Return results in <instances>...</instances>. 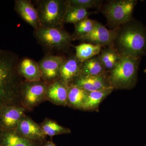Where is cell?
<instances>
[{
    "label": "cell",
    "mask_w": 146,
    "mask_h": 146,
    "mask_svg": "<svg viewBox=\"0 0 146 146\" xmlns=\"http://www.w3.org/2000/svg\"><path fill=\"white\" fill-rule=\"evenodd\" d=\"M98 57L107 72H110L114 68L121 56L113 47L108 48L102 50Z\"/></svg>",
    "instance_id": "21"
},
{
    "label": "cell",
    "mask_w": 146,
    "mask_h": 146,
    "mask_svg": "<svg viewBox=\"0 0 146 146\" xmlns=\"http://www.w3.org/2000/svg\"><path fill=\"white\" fill-rule=\"evenodd\" d=\"M43 146H56L52 141H48Z\"/></svg>",
    "instance_id": "26"
},
{
    "label": "cell",
    "mask_w": 146,
    "mask_h": 146,
    "mask_svg": "<svg viewBox=\"0 0 146 146\" xmlns=\"http://www.w3.org/2000/svg\"><path fill=\"white\" fill-rule=\"evenodd\" d=\"M35 142L20 135L16 131H0L1 146H36Z\"/></svg>",
    "instance_id": "16"
},
{
    "label": "cell",
    "mask_w": 146,
    "mask_h": 146,
    "mask_svg": "<svg viewBox=\"0 0 146 146\" xmlns=\"http://www.w3.org/2000/svg\"><path fill=\"white\" fill-rule=\"evenodd\" d=\"M69 86L58 79L50 84L46 95V100L56 105H68Z\"/></svg>",
    "instance_id": "14"
},
{
    "label": "cell",
    "mask_w": 146,
    "mask_h": 146,
    "mask_svg": "<svg viewBox=\"0 0 146 146\" xmlns=\"http://www.w3.org/2000/svg\"><path fill=\"white\" fill-rule=\"evenodd\" d=\"M141 57L121 56L110 72L108 81L114 89H130L136 85Z\"/></svg>",
    "instance_id": "2"
},
{
    "label": "cell",
    "mask_w": 146,
    "mask_h": 146,
    "mask_svg": "<svg viewBox=\"0 0 146 146\" xmlns=\"http://www.w3.org/2000/svg\"><path fill=\"white\" fill-rule=\"evenodd\" d=\"M106 73L98 56H96L82 63L80 76H105Z\"/></svg>",
    "instance_id": "18"
},
{
    "label": "cell",
    "mask_w": 146,
    "mask_h": 146,
    "mask_svg": "<svg viewBox=\"0 0 146 146\" xmlns=\"http://www.w3.org/2000/svg\"><path fill=\"white\" fill-rule=\"evenodd\" d=\"M67 4L61 0H45L39 1L36 9L42 27L62 28Z\"/></svg>",
    "instance_id": "4"
},
{
    "label": "cell",
    "mask_w": 146,
    "mask_h": 146,
    "mask_svg": "<svg viewBox=\"0 0 146 146\" xmlns=\"http://www.w3.org/2000/svg\"><path fill=\"white\" fill-rule=\"evenodd\" d=\"M35 34L39 42L51 49H65L73 40V36L62 28L42 26L35 30Z\"/></svg>",
    "instance_id": "7"
},
{
    "label": "cell",
    "mask_w": 146,
    "mask_h": 146,
    "mask_svg": "<svg viewBox=\"0 0 146 146\" xmlns=\"http://www.w3.org/2000/svg\"><path fill=\"white\" fill-rule=\"evenodd\" d=\"M18 72L26 81L42 80L39 64L30 58H25L21 61L18 66Z\"/></svg>",
    "instance_id": "15"
},
{
    "label": "cell",
    "mask_w": 146,
    "mask_h": 146,
    "mask_svg": "<svg viewBox=\"0 0 146 146\" xmlns=\"http://www.w3.org/2000/svg\"><path fill=\"white\" fill-rule=\"evenodd\" d=\"M102 46L100 45L93 44L90 43H82L75 46L76 57L81 63L100 53Z\"/></svg>",
    "instance_id": "19"
},
{
    "label": "cell",
    "mask_w": 146,
    "mask_h": 146,
    "mask_svg": "<svg viewBox=\"0 0 146 146\" xmlns=\"http://www.w3.org/2000/svg\"><path fill=\"white\" fill-rule=\"evenodd\" d=\"M39 125L43 133L46 136L52 137L56 135L67 134L71 132L69 128L62 126L54 120L49 118H46Z\"/></svg>",
    "instance_id": "22"
},
{
    "label": "cell",
    "mask_w": 146,
    "mask_h": 146,
    "mask_svg": "<svg viewBox=\"0 0 146 146\" xmlns=\"http://www.w3.org/2000/svg\"><path fill=\"white\" fill-rule=\"evenodd\" d=\"M114 89L110 86L105 89L88 92L82 109L91 110L98 109L102 101L112 93Z\"/></svg>",
    "instance_id": "17"
},
{
    "label": "cell",
    "mask_w": 146,
    "mask_h": 146,
    "mask_svg": "<svg viewBox=\"0 0 146 146\" xmlns=\"http://www.w3.org/2000/svg\"><path fill=\"white\" fill-rule=\"evenodd\" d=\"M137 3L135 0H119L110 1L105 7L104 14L108 23L113 29L132 18V14Z\"/></svg>",
    "instance_id": "5"
},
{
    "label": "cell",
    "mask_w": 146,
    "mask_h": 146,
    "mask_svg": "<svg viewBox=\"0 0 146 146\" xmlns=\"http://www.w3.org/2000/svg\"><path fill=\"white\" fill-rule=\"evenodd\" d=\"M15 131L22 136L33 141L44 140L46 137L40 125L25 115L20 120Z\"/></svg>",
    "instance_id": "11"
},
{
    "label": "cell",
    "mask_w": 146,
    "mask_h": 146,
    "mask_svg": "<svg viewBox=\"0 0 146 146\" xmlns=\"http://www.w3.org/2000/svg\"><path fill=\"white\" fill-rule=\"evenodd\" d=\"M21 85L17 82L11 63L0 59V109L8 105L16 104V100H20Z\"/></svg>",
    "instance_id": "3"
},
{
    "label": "cell",
    "mask_w": 146,
    "mask_h": 146,
    "mask_svg": "<svg viewBox=\"0 0 146 146\" xmlns=\"http://www.w3.org/2000/svg\"><path fill=\"white\" fill-rule=\"evenodd\" d=\"M50 84L43 80L21 84L20 91L21 104L26 110H32L46 100L47 89Z\"/></svg>",
    "instance_id": "6"
},
{
    "label": "cell",
    "mask_w": 146,
    "mask_h": 146,
    "mask_svg": "<svg viewBox=\"0 0 146 146\" xmlns=\"http://www.w3.org/2000/svg\"><path fill=\"white\" fill-rule=\"evenodd\" d=\"M26 109L21 105L10 104L0 109V131H15Z\"/></svg>",
    "instance_id": "9"
},
{
    "label": "cell",
    "mask_w": 146,
    "mask_h": 146,
    "mask_svg": "<svg viewBox=\"0 0 146 146\" xmlns=\"http://www.w3.org/2000/svg\"><path fill=\"white\" fill-rule=\"evenodd\" d=\"M66 1L68 6L80 7L87 9L96 7L102 2L101 1L97 0H70Z\"/></svg>",
    "instance_id": "25"
},
{
    "label": "cell",
    "mask_w": 146,
    "mask_h": 146,
    "mask_svg": "<svg viewBox=\"0 0 146 146\" xmlns=\"http://www.w3.org/2000/svg\"><path fill=\"white\" fill-rule=\"evenodd\" d=\"M65 60L62 56L56 55H49L42 58L38 63L42 80L50 84L58 79L60 68Z\"/></svg>",
    "instance_id": "10"
},
{
    "label": "cell",
    "mask_w": 146,
    "mask_h": 146,
    "mask_svg": "<svg viewBox=\"0 0 146 146\" xmlns=\"http://www.w3.org/2000/svg\"><path fill=\"white\" fill-rule=\"evenodd\" d=\"M81 65L75 56L65 60L60 68L58 79L69 87L80 76Z\"/></svg>",
    "instance_id": "12"
},
{
    "label": "cell",
    "mask_w": 146,
    "mask_h": 146,
    "mask_svg": "<svg viewBox=\"0 0 146 146\" xmlns=\"http://www.w3.org/2000/svg\"><path fill=\"white\" fill-rule=\"evenodd\" d=\"M113 47L120 56L146 55V27L132 18L117 29Z\"/></svg>",
    "instance_id": "1"
},
{
    "label": "cell",
    "mask_w": 146,
    "mask_h": 146,
    "mask_svg": "<svg viewBox=\"0 0 146 146\" xmlns=\"http://www.w3.org/2000/svg\"><path fill=\"white\" fill-rule=\"evenodd\" d=\"M16 6L19 16L35 30L42 27L37 9L30 1L18 0L16 1Z\"/></svg>",
    "instance_id": "13"
},
{
    "label": "cell",
    "mask_w": 146,
    "mask_h": 146,
    "mask_svg": "<svg viewBox=\"0 0 146 146\" xmlns=\"http://www.w3.org/2000/svg\"><path fill=\"white\" fill-rule=\"evenodd\" d=\"M88 91L74 85H71L68 89V105L75 109H82Z\"/></svg>",
    "instance_id": "20"
},
{
    "label": "cell",
    "mask_w": 146,
    "mask_h": 146,
    "mask_svg": "<svg viewBox=\"0 0 146 146\" xmlns=\"http://www.w3.org/2000/svg\"><path fill=\"white\" fill-rule=\"evenodd\" d=\"M96 21L86 18L75 24V33L73 40L91 32L95 27Z\"/></svg>",
    "instance_id": "24"
},
{
    "label": "cell",
    "mask_w": 146,
    "mask_h": 146,
    "mask_svg": "<svg viewBox=\"0 0 146 146\" xmlns=\"http://www.w3.org/2000/svg\"><path fill=\"white\" fill-rule=\"evenodd\" d=\"M0 146H1V145H0Z\"/></svg>",
    "instance_id": "28"
},
{
    "label": "cell",
    "mask_w": 146,
    "mask_h": 146,
    "mask_svg": "<svg viewBox=\"0 0 146 146\" xmlns=\"http://www.w3.org/2000/svg\"><path fill=\"white\" fill-rule=\"evenodd\" d=\"M117 29L109 30L102 24L96 22L95 27L89 34L78 37L75 40H80L93 44L113 47Z\"/></svg>",
    "instance_id": "8"
},
{
    "label": "cell",
    "mask_w": 146,
    "mask_h": 146,
    "mask_svg": "<svg viewBox=\"0 0 146 146\" xmlns=\"http://www.w3.org/2000/svg\"><path fill=\"white\" fill-rule=\"evenodd\" d=\"M91 13L86 9L70 7L67 5L63 23L76 24L88 18Z\"/></svg>",
    "instance_id": "23"
},
{
    "label": "cell",
    "mask_w": 146,
    "mask_h": 146,
    "mask_svg": "<svg viewBox=\"0 0 146 146\" xmlns=\"http://www.w3.org/2000/svg\"><path fill=\"white\" fill-rule=\"evenodd\" d=\"M144 72H145L146 74V68L145 69V70H144Z\"/></svg>",
    "instance_id": "27"
}]
</instances>
